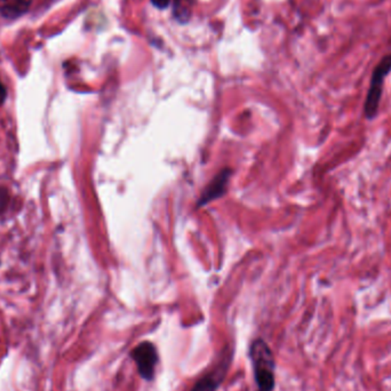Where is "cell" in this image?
<instances>
[{"mask_svg":"<svg viewBox=\"0 0 391 391\" xmlns=\"http://www.w3.org/2000/svg\"><path fill=\"white\" fill-rule=\"evenodd\" d=\"M130 357L137 365L139 376L144 381L153 382L156 378L157 366L160 362L156 344L151 341H142L130 350Z\"/></svg>","mask_w":391,"mask_h":391,"instance_id":"3957f363","label":"cell"},{"mask_svg":"<svg viewBox=\"0 0 391 391\" xmlns=\"http://www.w3.org/2000/svg\"><path fill=\"white\" fill-rule=\"evenodd\" d=\"M248 355L258 389L274 391L276 388V358L269 344L262 337H256L251 342Z\"/></svg>","mask_w":391,"mask_h":391,"instance_id":"6da1fadb","label":"cell"},{"mask_svg":"<svg viewBox=\"0 0 391 391\" xmlns=\"http://www.w3.org/2000/svg\"><path fill=\"white\" fill-rule=\"evenodd\" d=\"M226 176H223V178H215L214 185H210V188H208V192H207V194L204 196V201H210V199H213L214 197H217V191L219 190V189L223 190V187H226Z\"/></svg>","mask_w":391,"mask_h":391,"instance_id":"52a82bcc","label":"cell"},{"mask_svg":"<svg viewBox=\"0 0 391 391\" xmlns=\"http://www.w3.org/2000/svg\"><path fill=\"white\" fill-rule=\"evenodd\" d=\"M391 72V54L385 55L381 60L378 61L371 77L369 92L366 95L365 103H364V115L372 121L378 115V107L381 102L382 91L383 84L389 73Z\"/></svg>","mask_w":391,"mask_h":391,"instance_id":"7a4b0ae2","label":"cell"},{"mask_svg":"<svg viewBox=\"0 0 391 391\" xmlns=\"http://www.w3.org/2000/svg\"><path fill=\"white\" fill-rule=\"evenodd\" d=\"M7 91L3 84L0 83V105H3V101L6 100Z\"/></svg>","mask_w":391,"mask_h":391,"instance_id":"30bf717a","label":"cell"},{"mask_svg":"<svg viewBox=\"0 0 391 391\" xmlns=\"http://www.w3.org/2000/svg\"><path fill=\"white\" fill-rule=\"evenodd\" d=\"M33 0H0V15L5 19L15 20L29 10Z\"/></svg>","mask_w":391,"mask_h":391,"instance_id":"5b68a950","label":"cell"},{"mask_svg":"<svg viewBox=\"0 0 391 391\" xmlns=\"http://www.w3.org/2000/svg\"><path fill=\"white\" fill-rule=\"evenodd\" d=\"M390 45H391V39H390Z\"/></svg>","mask_w":391,"mask_h":391,"instance_id":"7c38bea8","label":"cell"},{"mask_svg":"<svg viewBox=\"0 0 391 391\" xmlns=\"http://www.w3.org/2000/svg\"><path fill=\"white\" fill-rule=\"evenodd\" d=\"M256 391H264V390H260V389H258V390H256Z\"/></svg>","mask_w":391,"mask_h":391,"instance_id":"8fae6325","label":"cell"},{"mask_svg":"<svg viewBox=\"0 0 391 391\" xmlns=\"http://www.w3.org/2000/svg\"><path fill=\"white\" fill-rule=\"evenodd\" d=\"M194 0H174L173 1V15L181 24L190 21L194 8Z\"/></svg>","mask_w":391,"mask_h":391,"instance_id":"8992f818","label":"cell"},{"mask_svg":"<svg viewBox=\"0 0 391 391\" xmlns=\"http://www.w3.org/2000/svg\"><path fill=\"white\" fill-rule=\"evenodd\" d=\"M232 360H233V350L231 347H227L223 350L221 358L215 367L201 378H198L190 391H217L228 374Z\"/></svg>","mask_w":391,"mask_h":391,"instance_id":"277c9868","label":"cell"},{"mask_svg":"<svg viewBox=\"0 0 391 391\" xmlns=\"http://www.w3.org/2000/svg\"><path fill=\"white\" fill-rule=\"evenodd\" d=\"M151 3H153V6L156 7V8H160V10H165L169 7V3H171V0H150Z\"/></svg>","mask_w":391,"mask_h":391,"instance_id":"9c48e42d","label":"cell"},{"mask_svg":"<svg viewBox=\"0 0 391 391\" xmlns=\"http://www.w3.org/2000/svg\"><path fill=\"white\" fill-rule=\"evenodd\" d=\"M10 203V194L6 188L0 187V215L6 210L7 205Z\"/></svg>","mask_w":391,"mask_h":391,"instance_id":"ba28073f","label":"cell"}]
</instances>
